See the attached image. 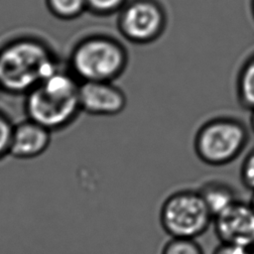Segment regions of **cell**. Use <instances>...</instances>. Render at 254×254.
I'll use <instances>...</instances> for the list:
<instances>
[{
  "label": "cell",
  "instance_id": "cell-1",
  "mask_svg": "<svg viewBox=\"0 0 254 254\" xmlns=\"http://www.w3.org/2000/svg\"><path fill=\"white\" fill-rule=\"evenodd\" d=\"M60 68L55 53L43 41L20 37L0 47V89L26 95Z\"/></svg>",
  "mask_w": 254,
  "mask_h": 254
},
{
  "label": "cell",
  "instance_id": "cell-2",
  "mask_svg": "<svg viewBox=\"0 0 254 254\" xmlns=\"http://www.w3.org/2000/svg\"><path fill=\"white\" fill-rule=\"evenodd\" d=\"M79 80L59 69L25 95L27 118L53 132L66 129L80 109Z\"/></svg>",
  "mask_w": 254,
  "mask_h": 254
},
{
  "label": "cell",
  "instance_id": "cell-3",
  "mask_svg": "<svg viewBox=\"0 0 254 254\" xmlns=\"http://www.w3.org/2000/svg\"><path fill=\"white\" fill-rule=\"evenodd\" d=\"M128 54L116 39L92 35L80 40L69 57V71L81 81H114L126 69Z\"/></svg>",
  "mask_w": 254,
  "mask_h": 254
},
{
  "label": "cell",
  "instance_id": "cell-4",
  "mask_svg": "<svg viewBox=\"0 0 254 254\" xmlns=\"http://www.w3.org/2000/svg\"><path fill=\"white\" fill-rule=\"evenodd\" d=\"M248 139V130L241 121L231 117H216L199 127L193 146L201 162L218 167L234 161L245 149Z\"/></svg>",
  "mask_w": 254,
  "mask_h": 254
},
{
  "label": "cell",
  "instance_id": "cell-5",
  "mask_svg": "<svg viewBox=\"0 0 254 254\" xmlns=\"http://www.w3.org/2000/svg\"><path fill=\"white\" fill-rule=\"evenodd\" d=\"M213 216L197 190H179L169 195L160 210V222L171 237L193 238L202 235Z\"/></svg>",
  "mask_w": 254,
  "mask_h": 254
},
{
  "label": "cell",
  "instance_id": "cell-6",
  "mask_svg": "<svg viewBox=\"0 0 254 254\" xmlns=\"http://www.w3.org/2000/svg\"><path fill=\"white\" fill-rule=\"evenodd\" d=\"M117 27L128 42L150 44L163 35L167 13L158 0H128L118 13Z\"/></svg>",
  "mask_w": 254,
  "mask_h": 254
},
{
  "label": "cell",
  "instance_id": "cell-7",
  "mask_svg": "<svg viewBox=\"0 0 254 254\" xmlns=\"http://www.w3.org/2000/svg\"><path fill=\"white\" fill-rule=\"evenodd\" d=\"M214 231L220 242L254 246V210L249 203L235 201L213 218Z\"/></svg>",
  "mask_w": 254,
  "mask_h": 254
},
{
  "label": "cell",
  "instance_id": "cell-8",
  "mask_svg": "<svg viewBox=\"0 0 254 254\" xmlns=\"http://www.w3.org/2000/svg\"><path fill=\"white\" fill-rule=\"evenodd\" d=\"M81 111L96 116H113L121 113L127 98L113 81H81L79 83Z\"/></svg>",
  "mask_w": 254,
  "mask_h": 254
},
{
  "label": "cell",
  "instance_id": "cell-9",
  "mask_svg": "<svg viewBox=\"0 0 254 254\" xmlns=\"http://www.w3.org/2000/svg\"><path fill=\"white\" fill-rule=\"evenodd\" d=\"M53 131L27 118L14 124L9 154L20 159L42 155L50 146Z\"/></svg>",
  "mask_w": 254,
  "mask_h": 254
},
{
  "label": "cell",
  "instance_id": "cell-10",
  "mask_svg": "<svg viewBox=\"0 0 254 254\" xmlns=\"http://www.w3.org/2000/svg\"><path fill=\"white\" fill-rule=\"evenodd\" d=\"M197 191L213 218L238 200L234 190L229 185L219 181L206 182Z\"/></svg>",
  "mask_w": 254,
  "mask_h": 254
},
{
  "label": "cell",
  "instance_id": "cell-11",
  "mask_svg": "<svg viewBox=\"0 0 254 254\" xmlns=\"http://www.w3.org/2000/svg\"><path fill=\"white\" fill-rule=\"evenodd\" d=\"M236 94L239 103L249 110L254 109V54L239 69L236 80Z\"/></svg>",
  "mask_w": 254,
  "mask_h": 254
},
{
  "label": "cell",
  "instance_id": "cell-12",
  "mask_svg": "<svg viewBox=\"0 0 254 254\" xmlns=\"http://www.w3.org/2000/svg\"><path fill=\"white\" fill-rule=\"evenodd\" d=\"M49 11L62 20H72L87 10L85 0H46Z\"/></svg>",
  "mask_w": 254,
  "mask_h": 254
},
{
  "label": "cell",
  "instance_id": "cell-13",
  "mask_svg": "<svg viewBox=\"0 0 254 254\" xmlns=\"http://www.w3.org/2000/svg\"><path fill=\"white\" fill-rule=\"evenodd\" d=\"M161 254H204L201 246L193 238L171 237Z\"/></svg>",
  "mask_w": 254,
  "mask_h": 254
},
{
  "label": "cell",
  "instance_id": "cell-14",
  "mask_svg": "<svg viewBox=\"0 0 254 254\" xmlns=\"http://www.w3.org/2000/svg\"><path fill=\"white\" fill-rule=\"evenodd\" d=\"M87 10L98 16L118 14L128 0H85Z\"/></svg>",
  "mask_w": 254,
  "mask_h": 254
},
{
  "label": "cell",
  "instance_id": "cell-15",
  "mask_svg": "<svg viewBox=\"0 0 254 254\" xmlns=\"http://www.w3.org/2000/svg\"><path fill=\"white\" fill-rule=\"evenodd\" d=\"M13 128L10 118L0 110V159L9 153Z\"/></svg>",
  "mask_w": 254,
  "mask_h": 254
},
{
  "label": "cell",
  "instance_id": "cell-16",
  "mask_svg": "<svg viewBox=\"0 0 254 254\" xmlns=\"http://www.w3.org/2000/svg\"><path fill=\"white\" fill-rule=\"evenodd\" d=\"M240 178L244 187L254 191V149L249 152L242 162Z\"/></svg>",
  "mask_w": 254,
  "mask_h": 254
},
{
  "label": "cell",
  "instance_id": "cell-17",
  "mask_svg": "<svg viewBox=\"0 0 254 254\" xmlns=\"http://www.w3.org/2000/svg\"><path fill=\"white\" fill-rule=\"evenodd\" d=\"M212 254H252L251 248L241 245L221 242L212 252Z\"/></svg>",
  "mask_w": 254,
  "mask_h": 254
},
{
  "label": "cell",
  "instance_id": "cell-18",
  "mask_svg": "<svg viewBox=\"0 0 254 254\" xmlns=\"http://www.w3.org/2000/svg\"><path fill=\"white\" fill-rule=\"evenodd\" d=\"M250 128L252 132L254 133V109L251 110V116H250Z\"/></svg>",
  "mask_w": 254,
  "mask_h": 254
},
{
  "label": "cell",
  "instance_id": "cell-19",
  "mask_svg": "<svg viewBox=\"0 0 254 254\" xmlns=\"http://www.w3.org/2000/svg\"><path fill=\"white\" fill-rule=\"evenodd\" d=\"M250 205H251V207L253 208V210H254V191H253V194H252V197H251V199H250V203H249Z\"/></svg>",
  "mask_w": 254,
  "mask_h": 254
},
{
  "label": "cell",
  "instance_id": "cell-20",
  "mask_svg": "<svg viewBox=\"0 0 254 254\" xmlns=\"http://www.w3.org/2000/svg\"><path fill=\"white\" fill-rule=\"evenodd\" d=\"M251 12L254 17V0H251Z\"/></svg>",
  "mask_w": 254,
  "mask_h": 254
},
{
  "label": "cell",
  "instance_id": "cell-21",
  "mask_svg": "<svg viewBox=\"0 0 254 254\" xmlns=\"http://www.w3.org/2000/svg\"><path fill=\"white\" fill-rule=\"evenodd\" d=\"M251 251H252V254H254V246L251 248Z\"/></svg>",
  "mask_w": 254,
  "mask_h": 254
}]
</instances>
